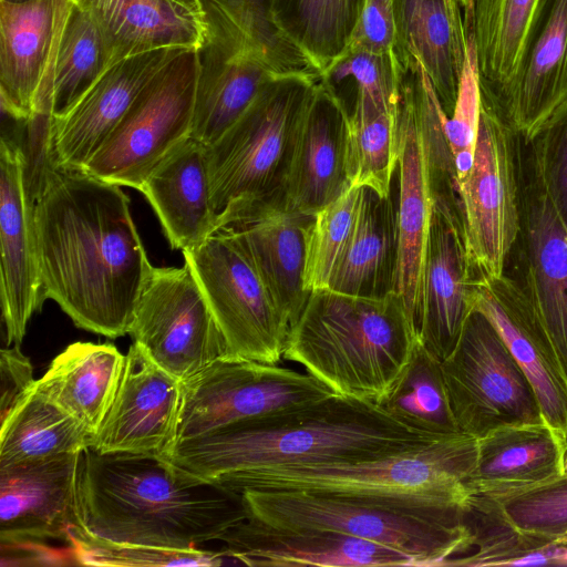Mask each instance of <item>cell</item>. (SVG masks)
Segmentation results:
<instances>
[{
    "mask_svg": "<svg viewBox=\"0 0 567 567\" xmlns=\"http://www.w3.org/2000/svg\"><path fill=\"white\" fill-rule=\"evenodd\" d=\"M121 187L51 162L33 192L43 299L111 339L130 333L153 267Z\"/></svg>",
    "mask_w": 567,
    "mask_h": 567,
    "instance_id": "1",
    "label": "cell"
},
{
    "mask_svg": "<svg viewBox=\"0 0 567 567\" xmlns=\"http://www.w3.org/2000/svg\"><path fill=\"white\" fill-rule=\"evenodd\" d=\"M443 437L408 427L378 403L333 394L313 404L177 441L162 457L184 472L221 485L269 467L373 460Z\"/></svg>",
    "mask_w": 567,
    "mask_h": 567,
    "instance_id": "2",
    "label": "cell"
},
{
    "mask_svg": "<svg viewBox=\"0 0 567 567\" xmlns=\"http://www.w3.org/2000/svg\"><path fill=\"white\" fill-rule=\"evenodd\" d=\"M79 518L94 536L172 549L219 540L247 518L240 493L184 472L162 456L81 454Z\"/></svg>",
    "mask_w": 567,
    "mask_h": 567,
    "instance_id": "3",
    "label": "cell"
},
{
    "mask_svg": "<svg viewBox=\"0 0 567 567\" xmlns=\"http://www.w3.org/2000/svg\"><path fill=\"white\" fill-rule=\"evenodd\" d=\"M419 333L401 297L317 289L293 326L285 360L334 393L380 403L413 354Z\"/></svg>",
    "mask_w": 567,
    "mask_h": 567,
    "instance_id": "4",
    "label": "cell"
},
{
    "mask_svg": "<svg viewBox=\"0 0 567 567\" xmlns=\"http://www.w3.org/2000/svg\"><path fill=\"white\" fill-rule=\"evenodd\" d=\"M477 458V439L446 436L398 454L360 462L281 465L233 477L221 486L305 491L375 506L439 513L462 509L471 495L466 482Z\"/></svg>",
    "mask_w": 567,
    "mask_h": 567,
    "instance_id": "5",
    "label": "cell"
},
{
    "mask_svg": "<svg viewBox=\"0 0 567 567\" xmlns=\"http://www.w3.org/2000/svg\"><path fill=\"white\" fill-rule=\"evenodd\" d=\"M205 35L190 136L215 143L259 91L291 75L321 76L277 19L270 0H200Z\"/></svg>",
    "mask_w": 567,
    "mask_h": 567,
    "instance_id": "6",
    "label": "cell"
},
{
    "mask_svg": "<svg viewBox=\"0 0 567 567\" xmlns=\"http://www.w3.org/2000/svg\"><path fill=\"white\" fill-rule=\"evenodd\" d=\"M319 78L291 75L271 81L238 120L207 146L218 229L233 225L258 205L284 203L300 118Z\"/></svg>",
    "mask_w": 567,
    "mask_h": 567,
    "instance_id": "7",
    "label": "cell"
},
{
    "mask_svg": "<svg viewBox=\"0 0 567 567\" xmlns=\"http://www.w3.org/2000/svg\"><path fill=\"white\" fill-rule=\"evenodd\" d=\"M247 518L284 529H321L401 550L417 567L444 566L472 546L463 508L415 513L305 491L245 489Z\"/></svg>",
    "mask_w": 567,
    "mask_h": 567,
    "instance_id": "8",
    "label": "cell"
},
{
    "mask_svg": "<svg viewBox=\"0 0 567 567\" xmlns=\"http://www.w3.org/2000/svg\"><path fill=\"white\" fill-rule=\"evenodd\" d=\"M522 136L482 101L473 166L458 184L472 277H499L520 233Z\"/></svg>",
    "mask_w": 567,
    "mask_h": 567,
    "instance_id": "9",
    "label": "cell"
},
{
    "mask_svg": "<svg viewBox=\"0 0 567 567\" xmlns=\"http://www.w3.org/2000/svg\"><path fill=\"white\" fill-rule=\"evenodd\" d=\"M183 252L225 338L228 357L277 364L292 326L229 228Z\"/></svg>",
    "mask_w": 567,
    "mask_h": 567,
    "instance_id": "10",
    "label": "cell"
},
{
    "mask_svg": "<svg viewBox=\"0 0 567 567\" xmlns=\"http://www.w3.org/2000/svg\"><path fill=\"white\" fill-rule=\"evenodd\" d=\"M442 370L462 433L480 439L502 426L545 421L525 372L477 310L470 312Z\"/></svg>",
    "mask_w": 567,
    "mask_h": 567,
    "instance_id": "11",
    "label": "cell"
},
{
    "mask_svg": "<svg viewBox=\"0 0 567 567\" xmlns=\"http://www.w3.org/2000/svg\"><path fill=\"white\" fill-rule=\"evenodd\" d=\"M333 394L309 373L219 358L181 382L175 443L240 421L313 404Z\"/></svg>",
    "mask_w": 567,
    "mask_h": 567,
    "instance_id": "12",
    "label": "cell"
},
{
    "mask_svg": "<svg viewBox=\"0 0 567 567\" xmlns=\"http://www.w3.org/2000/svg\"><path fill=\"white\" fill-rule=\"evenodd\" d=\"M197 75V50H183L143 90L82 169L138 190L154 166L190 136Z\"/></svg>",
    "mask_w": 567,
    "mask_h": 567,
    "instance_id": "13",
    "label": "cell"
},
{
    "mask_svg": "<svg viewBox=\"0 0 567 567\" xmlns=\"http://www.w3.org/2000/svg\"><path fill=\"white\" fill-rule=\"evenodd\" d=\"M128 334L158 367L181 381L228 357L223 332L186 262L152 267Z\"/></svg>",
    "mask_w": 567,
    "mask_h": 567,
    "instance_id": "14",
    "label": "cell"
},
{
    "mask_svg": "<svg viewBox=\"0 0 567 567\" xmlns=\"http://www.w3.org/2000/svg\"><path fill=\"white\" fill-rule=\"evenodd\" d=\"M27 156L11 134L0 144V298L7 344L20 346L42 296Z\"/></svg>",
    "mask_w": 567,
    "mask_h": 567,
    "instance_id": "15",
    "label": "cell"
},
{
    "mask_svg": "<svg viewBox=\"0 0 567 567\" xmlns=\"http://www.w3.org/2000/svg\"><path fill=\"white\" fill-rule=\"evenodd\" d=\"M468 303L495 327L528 378L545 421L567 440V373L518 280L506 274L472 277Z\"/></svg>",
    "mask_w": 567,
    "mask_h": 567,
    "instance_id": "16",
    "label": "cell"
},
{
    "mask_svg": "<svg viewBox=\"0 0 567 567\" xmlns=\"http://www.w3.org/2000/svg\"><path fill=\"white\" fill-rule=\"evenodd\" d=\"M482 101L526 145L567 103V0H540L513 76Z\"/></svg>",
    "mask_w": 567,
    "mask_h": 567,
    "instance_id": "17",
    "label": "cell"
},
{
    "mask_svg": "<svg viewBox=\"0 0 567 567\" xmlns=\"http://www.w3.org/2000/svg\"><path fill=\"white\" fill-rule=\"evenodd\" d=\"M181 382L133 342L115 398L91 449L163 456L176 440Z\"/></svg>",
    "mask_w": 567,
    "mask_h": 567,
    "instance_id": "18",
    "label": "cell"
},
{
    "mask_svg": "<svg viewBox=\"0 0 567 567\" xmlns=\"http://www.w3.org/2000/svg\"><path fill=\"white\" fill-rule=\"evenodd\" d=\"M183 50L163 48L112 63L63 115L52 118V162L82 169L143 90Z\"/></svg>",
    "mask_w": 567,
    "mask_h": 567,
    "instance_id": "19",
    "label": "cell"
},
{
    "mask_svg": "<svg viewBox=\"0 0 567 567\" xmlns=\"http://www.w3.org/2000/svg\"><path fill=\"white\" fill-rule=\"evenodd\" d=\"M518 281L567 373V227L525 157ZM515 246V247H516Z\"/></svg>",
    "mask_w": 567,
    "mask_h": 567,
    "instance_id": "20",
    "label": "cell"
},
{
    "mask_svg": "<svg viewBox=\"0 0 567 567\" xmlns=\"http://www.w3.org/2000/svg\"><path fill=\"white\" fill-rule=\"evenodd\" d=\"M349 110L336 86L315 83L300 118L285 187L286 208L316 214L350 186L347 174Z\"/></svg>",
    "mask_w": 567,
    "mask_h": 567,
    "instance_id": "21",
    "label": "cell"
},
{
    "mask_svg": "<svg viewBox=\"0 0 567 567\" xmlns=\"http://www.w3.org/2000/svg\"><path fill=\"white\" fill-rule=\"evenodd\" d=\"M81 453L0 466V542L62 539L79 518Z\"/></svg>",
    "mask_w": 567,
    "mask_h": 567,
    "instance_id": "22",
    "label": "cell"
},
{
    "mask_svg": "<svg viewBox=\"0 0 567 567\" xmlns=\"http://www.w3.org/2000/svg\"><path fill=\"white\" fill-rule=\"evenodd\" d=\"M461 208L432 199L417 333L440 360L454 349L470 315V281Z\"/></svg>",
    "mask_w": 567,
    "mask_h": 567,
    "instance_id": "23",
    "label": "cell"
},
{
    "mask_svg": "<svg viewBox=\"0 0 567 567\" xmlns=\"http://www.w3.org/2000/svg\"><path fill=\"white\" fill-rule=\"evenodd\" d=\"M236 563L271 567L417 566L390 546L321 529H284L246 518L219 539Z\"/></svg>",
    "mask_w": 567,
    "mask_h": 567,
    "instance_id": "24",
    "label": "cell"
},
{
    "mask_svg": "<svg viewBox=\"0 0 567 567\" xmlns=\"http://www.w3.org/2000/svg\"><path fill=\"white\" fill-rule=\"evenodd\" d=\"M396 114L399 196L396 199L398 270L394 291L401 297L416 326L422 298L432 194L423 136L412 87L404 68H402Z\"/></svg>",
    "mask_w": 567,
    "mask_h": 567,
    "instance_id": "25",
    "label": "cell"
},
{
    "mask_svg": "<svg viewBox=\"0 0 567 567\" xmlns=\"http://www.w3.org/2000/svg\"><path fill=\"white\" fill-rule=\"evenodd\" d=\"M316 214L288 209L282 202L266 203L227 226L292 328L310 295L305 287V268Z\"/></svg>",
    "mask_w": 567,
    "mask_h": 567,
    "instance_id": "26",
    "label": "cell"
},
{
    "mask_svg": "<svg viewBox=\"0 0 567 567\" xmlns=\"http://www.w3.org/2000/svg\"><path fill=\"white\" fill-rule=\"evenodd\" d=\"M393 53L400 64L416 61L449 117L466 60L468 23L460 0H393Z\"/></svg>",
    "mask_w": 567,
    "mask_h": 567,
    "instance_id": "27",
    "label": "cell"
},
{
    "mask_svg": "<svg viewBox=\"0 0 567 567\" xmlns=\"http://www.w3.org/2000/svg\"><path fill=\"white\" fill-rule=\"evenodd\" d=\"M138 192L153 207L173 249L194 248L218 230L207 146L188 136L151 171Z\"/></svg>",
    "mask_w": 567,
    "mask_h": 567,
    "instance_id": "28",
    "label": "cell"
},
{
    "mask_svg": "<svg viewBox=\"0 0 567 567\" xmlns=\"http://www.w3.org/2000/svg\"><path fill=\"white\" fill-rule=\"evenodd\" d=\"M95 22L112 63L163 48L198 50L205 35L200 0H73Z\"/></svg>",
    "mask_w": 567,
    "mask_h": 567,
    "instance_id": "29",
    "label": "cell"
},
{
    "mask_svg": "<svg viewBox=\"0 0 567 567\" xmlns=\"http://www.w3.org/2000/svg\"><path fill=\"white\" fill-rule=\"evenodd\" d=\"M567 440L546 421L492 430L477 439L471 493L502 496L551 482L565 474Z\"/></svg>",
    "mask_w": 567,
    "mask_h": 567,
    "instance_id": "30",
    "label": "cell"
},
{
    "mask_svg": "<svg viewBox=\"0 0 567 567\" xmlns=\"http://www.w3.org/2000/svg\"><path fill=\"white\" fill-rule=\"evenodd\" d=\"M62 0H0L2 113L31 118L52 47Z\"/></svg>",
    "mask_w": 567,
    "mask_h": 567,
    "instance_id": "31",
    "label": "cell"
},
{
    "mask_svg": "<svg viewBox=\"0 0 567 567\" xmlns=\"http://www.w3.org/2000/svg\"><path fill=\"white\" fill-rule=\"evenodd\" d=\"M111 64L92 18L73 0H62L33 115H63Z\"/></svg>",
    "mask_w": 567,
    "mask_h": 567,
    "instance_id": "32",
    "label": "cell"
},
{
    "mask_svg": "<svg viewBox=\"0 0 567 567\" xmlns=\"http://www.w3.org/2000/svg\"><path fill=\"white\" fill-rule=\"evenodd\" d=\"M357 220L328 289L359 297L395 290L398 270L396 202L361 186Z\"/></svg>",
    "mask_w": 567,
    "mask_h": 567,
    "instance_id": "33",
    "label": "cell"
},
{
    "mask_svg": "<svg viewBox=\"0 0 567 567\" xmlns=\"http://www.w3.org/2000/svg\"><path fill=\"white\" fill-rule=\"evenodd\" d=\"M125 354L109 343L74 342L59 353L38 389L93 435L115 398Z\"/></svg>",
    "mask_w": 567,
    "mask_h": 567,
    "instance_id": "34",
    "label": "cell"
},
{
    "mask_svg": "<svg viewBox=\"0 0 567 567\" xmlns=\"http://www.w3.org/2000/svg\"><path fill=\"white\" fill-rule=\"evenodd\" d=\"M0 421V466L81 453L93 444L94 435L37 383Z\"/></svg>",
    "mask_w": 567,
    "mask_h": 567,
    "instance_id": "35",
    "label": "cell"
},
{
    "mask_svg": "<svg viewBox=\"0 0 567 567\" xmlns=\"http://www.w3.org/2000/svg\"><path fill=\"white\" fill-rule=\"evenodd\" d=\"M463 523L471 533V549L444 566L567 565V544L520 532L487 495L471 493Z\"/></svg>",
    "mask_w": 567,
    "mask_h": 567,
    "instance_id": "36",
    "label": "cell"
},
{
    "mask_svg": "<svg viewBox=\"0 0 567 567\" xmlns=\"http://www.w3.org/2000/svg\"><path fill=\"white\" fill-rule=\"evenodd\" d=\"M540 0H474L473 32L481 94L513 76Z\"/></svg>",
    "mask_w": 567,
    "mask_h": 567,
    "instance_id": "37",
    "label": "cell"
},
{
    "mask_svg": "<svg viewBox=\"0 0 567 567\" xmlns=\"http://www.w3.org/2000/svg\"><path fill=\"white\" fill-rule=\"evenodd\" d=\"M379 405L417 432L434 436L462 433L450 403L442 360L420 338L409 364Z\"/></svg>",
    "mask_w": 567,
    "mask_h": 567,
    "instance_id": "38",
    "label": "cell"
},
{
    "mask_svg": "<svg viewBox=\"0 0 567 567\" xmlns=\"http://www.w3.org/2000/svg\"><path fill=\"white\" fill-rule=\"evenodd\" d=\"M398 157V114L355 97L348 117L347 174L350 184L389 196Z\"/></svg>",
    "mask_w": 567,
    "mask_h": 567,
    "instance_id": "39",
    "label": "cell"
},
{
    "mask_svg": "<svg viewBox=\"0 0 567 567\" xmlns=\"http://www.w3.org/2000/svg\"><path fill=\"white\" fill-rule=\"evenodd\" d=\"M280 24L322 74L346 51L363 0H270Z\"/></svg>",
    "mask_w": 567,
    "mask_h": 567,
    "instance_id": "40",
    "label": "cell"
},
{
    "mask_svg": "<svg viewBox=\"0 0 567 567\" xmlns=\"http://www.w3.org/2000/svg\"><path fill=\"white\" fill-rule=\"evenodd\" d=\"M68 543L76 564L85 566H221L231 559L225 549H172L112 542L82 526L71 528Z\"/></svg>",
    "mask_w": 567,
    "mask_h": 567,
    "instance_id": "41",
    "label": "cell"
},
{
    "mask_svg": "<svg viewBox=\"0 0 567 567\" xmlns=\"http://www.w3.org/2000/svg\"><path fill=\"white\" fill-rule=\"evenodd\" d=\"M361 190V186L351 185L316 214L309 231L305 268V287L309 293L328 288L353 230Z\"/></svg>",
    "mask_w": 567,
    "mask_h": 567,
    "instance_id": "42",
    "label": "cell"
},
{
    "mask_svg": "<svg viewBox=\"0 0 567 567\" xmlns=\"http://www.w3.org/2000/svg\"><path fill=\"white\" fill-rule=\"evenodd\" d=\"M464 17L468 23L466 60L453 112L444 125L454 161L457 184L466 178L473 166L482 107L473 32V6L464 10Z\"/></svg>",
    "mask_w": 567,
    "mask_h": 567,
    "instance_id": "43",
    "label": "cell"
},
{
    "mask_svg": "<svg viewBox=\"0 0 567 567\" xmlns=\"http://www.w3.org/2000/svg\"><path fill=\"white\" fill-rule=\"evenodd\" d=\"M489 497L520 532L551 540L567 534V474L535 487Z\"/></svg>",
    "mask_w": 567,
    "mask_h": 567,
    "instance_id": "44",
    "label": "cell"
},
{
    "mask_svg": "<svg viewBox=\"0 0 567 567\" xmlns=\"http://www.w3.org/2000/svg\"><path fill=\"white\" fill-rule=\"evenodd\" d=\"M401 75L402 66L393 52L349 49L321 78L331 84L350 78L355 84V97L396 113Z\"/></svg>",
    "mask_w": 567,
    "mask_h": 567,
    "instance_id": "45",
    "label": "cell"
},
{
    "mask_svg": "<svg viewBox=\"0 0 567 567\" xmlns=\"http://www.w3.org/2000/svg\"><path fill=\"white\" fill-rule=\"evenodd\" d=\"M526 146L528 165L567 227V103Z\"/></svg>",
    "mask_w": 567,
    "mask_h": 567,
    "instance_id": "46",
    "label": "cell"
},
{
    "mask_svg": "<svg viewBox=\"0 0 567 567\" xmlns=\"http://www.w3.org/2000/svg\"><path fill=\"white\" fill-rule=\"evenodd\" d=\"M394 38L393 0H363L346 50L361 49L375 53H391Z\"/></svg>",
    "mask_w": 567,
    "mask_h": 567,
    "instance_id": "47",
    "label": "cell"
},
{
    "mask_svg": "<svg viewBox=\"0 0 567 567\" xmlns=\"http://www.w3.org/2000/svg\"><path fill=\"white\" fill-rule=\"evenodd\" d=\"M0 379V419H2L37 381L33 378V367L19 346L1 349Z\"/></svg>",
    "mask_w": 567,
    "mask_h": 567,
    "instance_id": "48",
    "label": "cell"
},
{
    "mask_svg": "<svg viewBox=\"0 0 567 567\" xmlns=\"http://www.w3.org/2000/svg\"><path fill=\"white\" fill-rule=\"evenodd\" d=\"M463 9L467 8L470 4L473 3L474 0H460Z\"/></svg>",
    "mask_w": 567,
    "mask_h": 567,
    "instance_id": "49",
    "label": "cell"
},
{
    "mask_svg": "<svg viewBox=\"0 0 567 567\" xmlns=\"http://www.w3.org/2000/svg\"><path fill=\"white\" fill-rule=\"evenodd\" d=\"M558 542L560 543H565L567 544V534H565L564 536H561L560 538L557 539Z\"/></svg>",
    "mask_w": 567,
    "mask_h": 567,
    "instance_id": "50",
    "label": "cell"
},
{
    "mask_svg": "<svg viewBox=\"0 0 567 567\" xmlns=\"http://www.w3.org/2000/svg\"><path fill=\"white\" fill-rule=\"evenodd\" d=\"M7 1L20 2V1H27V0H7Z\"/></svg>",
    "mask_w": 567,
    "mask_h": 567,
    "instance_id": "51",
    "label": "cell"
}]
</instances>
